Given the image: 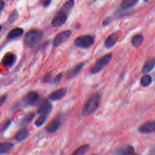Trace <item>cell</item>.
I'll return each instance as SVG.
<instances>
[{
	"mask_svg": "<svg viewBox=\"0 0 155 155\" xmlns=\"http://www.w3.org/2000/svg\"><path fill=\"white\" fill-rule=\"evenodd\" d=\"M102 101V94L95 92L91 94L82 109V115L84 116H88L94 113L99 108Z\"/></svg>",
	"mask_w": 155,
	"mask_h": 155,
	"instance_id": "cell-1",
	"label": "cell"
},
{
	"mask_svg": "<svg viewBox=\"0 0 155 155\" xmlns=\"http://www.w3.org/2000/svg\"><path fill=\"white\" fill-rule=\"evenodd\" d=\"M44 37L42 30L37 28H33L29 30L25 35L24 44L25 47L31 48L39 44Z\"/></svg>",
	"mask_w": 155,
	"mask_h": 155,
	"instance_id": "cell-2",
	"label": "cell"
},
{
	"mask_svg": "<svg viewBox=\"0 0 155 155\" xmlns=\"http://www.w3.org/2000/svg\"><path fill=\"white\" fill-rule=\"evenodd\" d=\"M113 57L112 53H108L97 59L90 69L91 74H96L102 70L111 61Z\"/></svg>",
	"mask_w": 155,
	"mask_h": 155,
	"instance_id": "cell-3",
	"label": "cell"
},
{
	"mask_svg": "<svg viewBox=\"0 0 155 155\" xmlns=\"http://www.w3.org/2000/svg\"><path fill=\"white\" fill-rule=\"evenodd\" d=\"M65 116L63 113H59L57 114L45 127V132L48 134H52L58 131L62 127L65 120Z\"/></svg>",
	"mask_w": 155,
	"mask_h": 155,
	"instance_id": "cell-4",
	"label": "cell"
},
{
	"mask_svg": "<svg viewBox=\"0 0 155 155\" xmlns=\"http://www.w3.org/2000/svg\"><path fill=\"white\" fill-rule=\"evenodd\" d=\"M95 43V38L91 35H81L75 38L74 45L81 49H88Z\"/></svg>",
	"mask_w": 155,
	"mask_h": 155,
	"instance_id": "cell-5",
	"label": "cell"
},
{
	"mask_svg": "<svg viewBox=\"0 0 155 155\" xmlns=\"http://www.w3.org/2000/svg\"><path fill=\"white\" fill-rule=\"evenodd\" d=\"M72 31L70 30H63L58 33L53 39L52 45L54 48L60 46L62 44L67 41L71 36Z\"/></svg>",
	"mask_w": 155,
	"mask_h": 155,
	"instance_id": "cell-6",
	"label": "cell"
},
{
	"mask_svg": "<svg viewBox=\"0 0 155 155\" xmlns=\"http://www.w3.org/2000/svg\"><path fill=\"white\" fill-rule=\"evenodd\" d=\"M53 110V105L50 100L45 99L39 105L38 113L39 116L48 118Z\"/></svg>",
	"mask_w": 155,
	"mask_h": 155,
	"instance_id": "cell-7",
	"label": "cell"
},
{
	"mask_svg": "<svg viewBox=\"0 0 155 155\" xmlns=\"http://www.w3.org/2000/svg\"><path fill=\"white\" fill-rule=\"evenodd\" d=\"M121 31L117 30L111 33L104 41V47L107 49H110L113 48L119 41V39L121 35Z\"/></svg>",
	"mask_w": 155,
	"mask_h": 155,
	"instance_id": "cell-8",
	"label": "cell"
},
{
	"mask_svg": "<svg viewBox=\"0 0 155 155\" xmlns=\"http://www.w3.org/2000/svg\"><path fill=\"white\" fill-rule=\"evenodd\" d=\"M40 99V94L35 91H31L27 93L23 99V102L25 105L28 106L35 105Z\"/></svg>",
	"mask_w": 155,
	"mask_h": 155,
	"instance_id": "cell-9",
	"label": "cell"
},
{
	"mask_svg": "<svg viewBox=\"0 0 155 155\" xmlns=\"http://www.w3.org/2000/svg\"><path fill=\"white\" fill-rule=\"evenodd\" d=\"M138 132L141 134H148L155 131V121L154 120L143 122L137 128Z\"/></svg>",
	"mask_w": 155,
	"mask_h": 155,
	"instance_id": "cell-10",
	"label": "cell"
},
{
	"mask_svg": "<svg viewBox=\"0 0 155 155\" xmlns=\"http://www.w3.org/2000/svg\"><path fill=\"white\" fill-rule=\"evenodd\" d=\"M85 63L82 62L76 64L74 66L71 67L67 72V79L68 80H71L76 78L82 70V69L85 67Z\"/></svg>",
	"mask_w": 155,
	"mask_h": 155,
	"instance_id": "cell-11",
	"label": "cell"
},
{
	"mask_svg": "<svg viewBox=\"0 0 155 155\" xmlns=\"http://www.w3.org/2000/svg\"><path fill=\"white\" fill-rule=\"evenodd\" d=\"M67 92V87H62L51 91L48 95V99L51 101H59L64 98Z\"/></svg>",
	"mask_w": 155,
	"mask_h": 155,
	"instance_id": "cell-12",
	"label": "cell"
},
{
	"mask_svg": "<svg viewBox=\"0 0 155 155\" xmlns=\"http://www.w3.org/2000/svg\"><path fill=\"white\" fill-rule=\"evenodd\" d=\"M68 15L62 12H58L56 15L51 20V25L53 27H60L62 26L67 19Z\"/></svg>",
	"mask_w": 155,
	"mask_h": 155,
	"instance_id": "cell-13",
	"label": "cell"
},
{
	"mask_svg": "<svg viewBox=\"0 0 155 155\" xmlns=\"http://www.w3.org/2000/svg\"><path fill=\"white\" fill-rule=\"evenodd\" d=\"M135 153V150L133 145L130 144H125L117 150H116L114 154L118 155H132Z\"/></svg>",
	"mask_w": 155,
	"mask_h": 155,
	"instance_id": "cell-14",
	"label": "cell"
},
{
	"mask_svg": "<svg viewBox=\"0 0 155 155\" xmlns=\"http://www.w3.org/2000/svg\"><path fill=\"white\" fill-rule=\"evenodd\" d=\"M16 55L12 53H6L2 60V64L5 68L11 67L16 61Z\"/></svg>",
	"mask_w": 155,
	"mask_h": 155,
	"instance_id": "cell-15",
	"label": "cell"
},
{
	"mask_svg": "<svg viewBox=\"0 0 155 155\" xmlns=\"http://www.w3.org/2000/svg\"><path fill=\"white\" fill-rule=\"evenodd\" d=\"M155 65V59L153 58H149L145 61L142 68V73L143 74H148L149 73L151 72L154 68Z\"/></svg>",
	"mask_w": 155,
	"mask_h": 155,
	"instance_id": "cell-16",
	"label": "cell"
},
{
	"mask_svg": "<svg viewBox=\"0 0 155 155\" xmlns=\"http://www.w3.org/2000/svg\"><path fill=\"white\" fill-rule=\"evenodd\" d=\"M30 134V130L27 128H22L20 129L15 136V139L17 142H22L25 140Z\"/></svg>",
	"mask_w": 155,
	"mask_h": 155,
	"instance_id": "cell-17",
	"label": "cell"
},
{
	"mask_svg": "<svg viewBox=\"0 0 155 155\" xmlns=\"http://www.w3.org/2000/svg\"><path fill=\"white\" fill-rule=\"evenodd\" d=\"M144 41V36L142 34L135 35L131 39V44L134 48H137L140 47Z\"/></svg>",
	"mask_w": 155,
	"mask_h": 155,
	"instance_id": "cell-18",
	"label": "cell"
},
{
	"mask_svg": "<svg viewBox=\"0 0 155 155\" xmlns=\"http://www.w3.org/2000/svg\"><path fill=\"white\" fill-rule=\"evenodd\" d=\"M24 34V30L20 27H16L9 31L7 35V38L10 39H15L16 38H19L21 36Z\"/></svg>",
	"mask_w": 155,
	"mask_h": 155,
	"instance_id": "cell-19",
	"label": "cell"
},
{
	"mask_svg": "<svg viewBox=\"0 0 155 155\" xmlns=\"http://www.w3.org/2000/svg\"><path fill=\"white\" fill-rule=\"evenodd\" d=\"M14 148V144L11 142H0V154L10 152Z\"/></svg>",
	"mask_w": 155,
	"mask_h": 155,
	"instance_id": "cell-20",
	"label": "cell"
},
{
	"mask_svg": "<svg viewBox=\"0 0 155 155\" xmlns=\"http://www.w3.org/2000/svg\"><path fill=\"white\" fill-rule=\"evenodd\" d=\"M74 4V0H68L64 4V5L62 6V7L60 8V10L58 12H62L68 15V13L73 8Z\"/></svg>",
	"mask_w": 155,
	"mask_h": 155,
	"instance_id": "cell-21",
	"label": "cell"
},
{
	"mask_svg": "<svg viewBox=\"0 0 155 155\" xmlns=\"http://www.w3.org/2000/svg\"><path fill=\"white\" fill-rule=\"evenodd\" d=\"M153 82V78L148 74H144L140 80V84L143 87H148Z\"/></svg>",
	"mask_w": 155,
	"mask_h": 155,
	"instance_id": "cell-22",
	"label": "cell"
},
{
	"mask_svg": "<svg viewBox=\"0 0 155 155\" xmlns=\"http://www.w3.org/2000/svg\"><path fill=\"white\" fill-rule=\"evenodd\" d=\"M35 116V113L34 112H30L27 113L20 121V125L25 126L29 124L34 119Z\"/></svg>",
	"mask_w": 155,
	"mask_h": 155,
	"instance_id": "cell-23",
	"label": "cell"
},
{
	"mask_svg": "<svg viewBox=\"0 0 155 155\" xmlns=\"http://www.w3.org/2000/svg\"><path fill=\"white\" fill-rule=\"evenodd\" d=\"M90 148V144H88V143L84 144V145L79 147L77 149H76L72 153V154L73 155H82V154H85L89 150Z\"/></svg>",
	"mask_w": 155,
	"mask_h": 155,
	"instance_id": "cell-24",
	"label": "cell"
},
{
	"mask_svg": "<svg viewBox=\"0 0 155 155\" xmlns=\"http://www.w3.org/2000/svg\"><path fill=\"white\" fill-rule=\"evenodd\" d=\"M139 0H123L121 3V7L124 9L130 8L136 5Z\"/></svg>",
	"mask_w": 155,
	"mask_h": 155,
	"instance_id": "cell-25",
	"label": "cell"
},
{
	"mask_svg": "<svg viewBox=\"0 0 155 155\" xmlns=\"http://www.w3.org/2000/svg\"><path fill=\"white\" fill-rule=\"evenodd\" d=\"M53 76L50 72H48L41 76L40 78V81L41 83L43 84H51L53 80Z\"/></svg>",
	"mask_w": 155,
	"mask_h": 155,
	"instance_id": "cell-26",
	"label": "cell"
},
{
	"mask_svg": "<svg viewBox=\"0 0 155 155\" xmlns=\"http://www.w3.org/2000/svg\"><path fill=\"white\" fill-rule=\"evenodd\" d=\"M48 118L39 116V117L36 119L35 122V125L36 127H42L47 121Z\"/></svg>",
	"mask_w": 155,
	"mask_h": 155,
	"instance_id": "cell-27",
	"label": "cell"
},
{
	"mask_svg": "<svg viewBox=\"0 0 155 155\" xmlns=\"http://www.w3.org/2000/svg\"><path fill=\"white\" fill-rule=\"evenodd\" d=\"M18 13L17 12V10H13L11 13L10 14L9 16H8V22L9 23H13L18 18Z\"/></svg>",
	"mask_w": 155,
	"mask_h": 155,
	"instance_id": "cell-28",
	"label": "cell"
},
{
	"mask_svg": "<svg viewBox=\"0 0 155 155\" xmlns=\"http://www.w3.org/2000/svg\"><path fill=\"white\" fill-rule=\"evenodd\" d=\"M63 76H64V74L62 73H59L57 75H56L53 78V80H52V82H51V84H54V85L58 84L61 82V81L62 80Z\"/></svg>",
	"mask_w": 155,
	"mask_h": 155,
	"instance_id": "cell-29",
	"label": "cell"
},
{
	"mask_svg": "<svg viewBox=\"0 0 155 155\" xmlns=\"http://www.w3.org/2000/svg\"><path fill=\"white\" fill-rule=\"evenodd\" d=\"M7 97H8L7 94H4L0 96V107L5 102Z\"/></svg>",
	"mask_w": 155,
	"mask_h": 155,
	"instance_id": "cell-30",
	"label": "cell"
},
{
	"mask_svg": "<svg viewBox=\"0 0 155 155\" xmlns=\"http://www.w3.org/2000/svg\"><path fill=\"white\" fill-rule=\"evenodd\" d=\"M52 0H41V3L42 5L45 7H47L50 5Z\"/></svg>",
	"mask_w": 155,
	"mask_h": 155,
	"instance_id": "cell-31",
	"label": "cell"
},
{
	"mask_svg": "<svg viewBox=\"0 0 155 155\" xmlns=\"http://www.w3.org/2000/svg\"><path fill=\"white\" fill-rule=\"evenodd\" d=\"M110 22H111V19H110V18H107L105 19L104 20V21L102 22V26L105 27V26L108 25L110 23Z\"/></svg>",
	"mask_w": 155,
	"mask_h": 155,
	"instance_id": "cell-32",
	"label": "cell"
},
{
	"mask_svg": "<svg viewBox=\"0 0 155 155\" xmlns=\"http://www.w3.org/2000/svg\"><path fill=\"white\" fill-rule=\"evenodd\" d=\"M4 7V2L2 0H0V13L2 11Z\"/></svg>",
	"mask_w": 155,
	"mask_h": 155,
	"instance_id": "cell-33",
	"label": "cell"
},
{
	"mask_svg": "<svg viewBox=\"0 0 155 155\" xmlns=\"http://www.w3.org/2000/svg\"><path fill=\"white\" fill-rule=\"evenodd\" d=\"M1 28H2V27H1V25H0V31L1 30Z\"/></svg>",
	"mask_w": 155,
	"mask_h": 155,
	"instance_id": "cell-34",
	"label": "cell"
}]
</instances>
